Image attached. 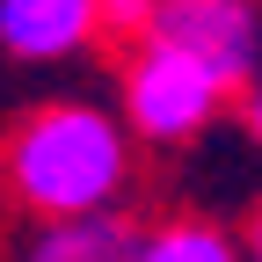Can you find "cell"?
<instances>
[{"label":"cell","instance_id":"6da1fadb","mask_svg":"<svg viewBox=\"0 0 262 262\" xmlns=\"http://www.w3.org/2000/svg\"><path fill=\"white\" fill-rule=\"evenodd\" d=\"M131 189V131L95 102H44L0 146V196L29 219L117 211Z\"/></svg>","mask_w":262,"mask_h":262},{"label":"cell","instance_id":"7a4b0ae2","mask_svg":"<svg viewBox=\"0 0 262 262\" xmlns=\"http://www.w3.org/2000/svg\"><path fill=\"white\" fill-rule=\"evenodd\" d=\"M233 88L211 66H196L189 51L160 44V37H131L124 44V131L139 146H196L204 131L226 117Z\"/></svg>","mask_w":262,"mask_h":262},{"label":"cell","instance_id":"3957f363","mask_svg":"<svg viewBox=\"0 0 262 262\" xmlns=\"http://www.w3.org/2000/svg\"><path fill=\"white\" fill-rule=\"evenodd\" d=\"M146 37L189 51L226 88H241L255 73V58H262V8L255 0H153Z\"/></svg>","mask_w":262,"mask_h":262},{"label":"cell","instance_id":"277c9868","mask_svg":"<svg viewBox=\"0 0 262 262\" xmlns=\"http://www.w3.org/2000/svg\"><path fill=\"white\" fill-rule=\"evenodd\" d=\"M0 44L29 66H58L102 44V22L95 0H0Z\"/></svg>","mask_w":262,"mask_h":262},{"label":"cell","instance_id":"5b68a950","mask_svg":"<svg viewBox=\"0 0 262 262\" xmlns=\"http://www.w3.org/2000/svg\"><path fill=\"white\" fill-rule=\"evenodd\" d=\"M124 248H131V226L117 211H88V219H44V233L15 262H124Z\"/></svg>","mask_w":262,"mask_h":262},{"label":"cell","instance_id":"8992f818","mask_svg":"<svg viewBox=\"0 0 262 262\" xmlns=\"http://www.w3.org/2000/svg\"><path fill=\"white\" fill-rule=\"evenodd\" d=\"M124 262H241V241L189 211V219H160L146 233H131Z\"/></svg>","mask_w":262,"mask_h":262},{"label":"cell","instance_id":"52a82bcc","mask_svg":"<svg viewBox=\"0 0 262 262\" xmlns=\"http://www.w3.org/2000/svg\"><path fill=\"white\" fill-rule=\"evenodd\" d=\"M146 15H153V0H95V22H102V37H110V44L146 37Z\"/></svg>","mask_w":262,"mask_h":262},{"label":"cell","instance_id":"ba28073f","mask_svg":"<svg viewBox=\"0 0 262 262\" xmlns=\"http://www.w3.org/2000/svg\"><path fill=\"white\" fill-rule=\"evenodd\" d=\"M233 95H241V124H248V139L262 146V58H255V73H248Z\"/></svg>","mask_w":262,"mask_h":262},{"label":"cell","instance_id":"9c48e42d","mask_svg":"<svg viewBox=\"0 0 262 262\" xmlns=\"http://www.w3.org/2000/svg\"><path fill=\"white\" fill-rule=\"evenodd\" d=\"M241 262H262V204H255L248 226H241Z\"/></svg>","mask_w":262,"mask_h":262}]
</instances>
